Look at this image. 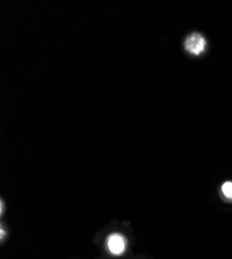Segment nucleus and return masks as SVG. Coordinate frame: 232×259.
Listing matches in <instances>:
<instances>
[{
	"label": "nucleus",
	"instance_id": "obj_3",
	"mask_svg": "<svg viewBox=\"0 0 232 259\" xmlns=\"http://www.w3.org/2000/svg\"><path fill=\"white\" fill-rule=\"evenodd\" d=\"M221 193L226 200L232 201V182H225L221 186Z\"/></svg>",
	"mask_w": 232,
	"mask_h": 259
},
{
	"label": "nucleus",
	"instance_id": "obj_4",
	"mask_svg": "<svg viewBox=\"0 0 232 259\" xmlns=\"http://www.w3.org/2000/svg\"><path fill=\"white\" fill-rule=\"evenodd\" d=\"M9 239V229L7 227V225L2 222V224H0V244H2V246H4L7 241Z\"/></svg>",
	"mask_w": 232,
	"mask_h": 259
},
{
	"label": "nucleus",
	"instance_id": "obj_1",
	"mask_svg": "<svg viewBox=\"0 0 232 259\" xmlns=\"http://www.w3.org/2000/svg\"><path fill=\"white\" fill-rule=\"evenodd\" d=\"M101 254L107 259H122L130 253V241L121 231H112L103 237L100 243Z\"/></svg>",
	"mask_w": 232,
	"mask_h": 259
},
{
	"label": "nucleus",
	"instance_id": "obj_2",
	"mask_svg": "<svg viewBox=\"0 0 232 259\" xmlns=\"http://www.w3.org/2000/svg\"><path fill=\"white\" fill-rule=\"evenodd\" d=\"M206 46L205 38L199 33L188 35L185 40V49L192 54H200L204 51Z\"/></svg>",
	"mask_w": 232,
	"mask_h": 259
},
{
	"label": "nucleus",
	"instance_id": "obj_5",
	"mask_svg": "<svg viewBox=\"0 0 232 259\" xmlns=\"http://www.w3.org/2000/svg\"><path fill=\"white\" fill-rule=\"evenodd\" d=\"M5 212H6V202H5L4 198H2V200H0V215L4 217Z\"/></svg>",
	"mask_w": 232,
	"mask_h": 259
}]
</instances>
